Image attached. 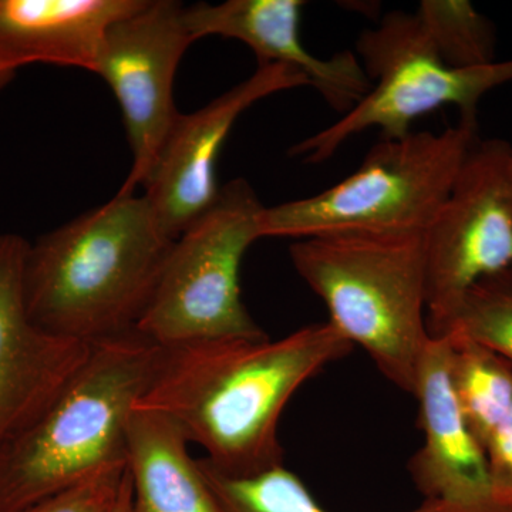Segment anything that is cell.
Returning a JSON list of instances; mask_svg holds the SVG:
<instances>
[{
  "label": "cell",
  "mask_w": 512,
  "mask_h": 512,
  "mask_svg": "<svg viewBox=\"0 0 512 512\" xmlns=\"http://www.w3.org/2000/svg\"><path fill=\"white\" fill-rule=\"evenodd\" d=\"M28 248L16 234L0 241V453L42 416L92 350L30 320L23 298Z\"/></svg>",
  "instance_id": "cell-11"
},
{
  "label": "cell",
  "mask_w": 512,
  "mask_h": 512,
  "mask_svg": "<svg viewBox=\"0 0 512 512\" xmlns=\"http://www.w3.org/2000/svg\"><path fill=\"white\" fill-rule=\"evenodd\" d=\"M357 57L375 86L342 119L296 143L289 156L322 164L363 131L376 127L383 138H402L414 121L447 106L460 110V120L477 121L485 94L512 82V59L471 69L448 66L419 16L399 10L360 35Z\"/></svg>",
  "instance_id": "cell-7"
},
{
  "label": "cell",
  "mask_w": 512,
  "mask_h": 512,
  "mask_svg": "<svg viewBox=\"0 0 512 512\" xmlns=\"http://www.w3.org/2000/svg\"><path fill=\"white\" fill-rule=\"evenodd\" d=\"M450 339L448 376L461 413L480 446L512 407V363L471 340Z\"/></svg>",
  "instance_id": "cell-16"
},
{
  "label": "cell",
  "mask_w": 512,
  "mask_h": 512,
  "mask_svg": "<svg viewBox=\"0 0 512 512\" xmlns=\"http://www.w3.org/2000/svg\"><path fill=\"white\" fill-rule=\"evenodd\" d=\"M512 146L477 140L426 234L427 328L440 336L466 293L512 266Z\"/></svg>",
  "instance_id": "cell-8"
},
{
  "label": "cell",
  "mask_w": 512,
  "mask_h": 512,
  "mask_svg": "<svg viewBox=\"0 0 512 512\" xmlns=\"http://www.w3.org/2000/svg\"><path fill=\"white\" fill-rule=\"evenodd\" d=\"M264 205L247 181L221 187L217 201L175 241L137 333L163 346L268 338L241 296V265L261 239Z\"/></svg>",
  "instance_id": "cell-6"
},
{
  "label": "cell",
  "mask_w": 512,
  "mask_h": 512,
  "mask_svg": "<svg viewBox=\"0 0 512 512\" xmlns=\"http://www.w3.org/2000/svg\"><path fill=\"white\" fill-rule=\"evenodd\" d=\"M174 244L146 195L117 192L29 244L23 298L30 320L90 346L137 332Z\"/></svg>",
  "instance_id": "cell-2"
},
{
  "label": "cell",
  "mask_w": 512,
  "mask_h": 512,
  "mask_svg": "<svg viewBox=\"0 0 512 512\" xmlns=\"http://www.w3.org/2000/svg\"><path fill=\"white\" fill-rule=\"evenodd\" d=\"M126 470L127 466L106 468L18 512H111Z\"/></svg>",
  "instance_id": "cell-20"
},
{
  "label": "cell",
  "mask_w": 512,
  "mask_h": 512,
  "mask_svg": "<svg viewBox=\"0 0 512 512\" xmlns=\"http://www.w3.org/2000/svg\"><path fill=\"white\" fill-rule=\"evenodd\" d=\"M450 339L433 338L421 357L413 396L424 443L409 463L426 501L488 512H512L495 501L483 447L471 433L448 376Z\"/></svg>",
  "instance_id": "cell-12"
},
{
  "label": "cell",
  "mask_w": 512,
  "mask_h": 512,
  "mask_svg": "<svg viewBox=\"0 0 512 512\" xmlns=\"http://www.w3.org/2000/svg\"><path fill=\"white\" fill-rule=\"evenodd\" d=\"M478 121L441 133L383 138L355 173L312 197L265 207L261 238H316L350 232L426 234L478 140Z\"/></svg>",
  "instance_id": "cell-5"
},
{
  "label": "cell",
  "mask_w": 512,
  "mask_h": 512,
  "mask_svg": "<svg viewBox=\"0 0 512 512\" xmlns=\"http://www.w3.org/2000/svg\"><path fill=\"white\" fill-rule=\"evenodd\" d=\"M174 0H147L107 32L94 74L109 84L123 113L133 151L130 174L119 194H136L150 180L181 113L173 87L178 64L194 43Z\"/></svg>",
  "instance_id": "cell-9"
},
{
  "label": "cell",
  "mask_w": 512,
  "mask_h": 512,
  "mask_svg": "<svg viewBox=\"0 0 512 512\" xmlns=\"http://www.w3.org/2000/svg\"><path fill=\"white\" fill-rule=\"evenodd\" d=\"M424 29L444 63L456 69L495 62V29L467 0H423L417 9Z\"/></svg>",
  "instance_id": "cell-18"
},
{
  "label": "cell",
  "mask_w": 512,
  "mask_h": 512,
  "mask_svg": "<svg viewBox=\"0 0 512 512\" xmlns=\"http://www.w3.org/2000/svg\"><path fill=\"white\" fill-rule=\"evenodd\" d=\"M3 234H0V241H2Z\"/></svg>",
  "instance_id": "cell-25"
},
{
  "label": "cell",
  "mask_w": 512,
  "mask_h": 512,
  "mask_svg": "<svg viewBox=\"0 0 512 512\" xmlns=\"http://www.w3.org/2000/svg\"><path fill=\"white\" fill-rule=\"evenodd\" d=\"M495 501L512 511V407L484 446Z\"/></svg>",
  "instance_id": "cell-21"
},
{
  "label": "cell",
  "mask_w": 512,
  "mask_h": 512,
  "mask_svg": "<svg viewBox=\"0 0 512 512\" xmlns=\"http://www.w3.org/2000/svg\"><path fill=\"white\" fill-rule=\"evenodd\" d=\"M305 86L311 83L296 67L265 64L202 109L181 114L144 194L171 238L177 241L217 201L218 158L241 114L272 94Z\"/></svg>",
  "instance_id": "cell-10"
},
{
  "label": "cell",
  "mask_w": 512,
  "mask_h": 512,
  "mask_svg": "<svg viewBox=\"0 0 512 512\" xmlns=\"http://www.w3.org/2000/svg\"><path fill=\"white\" fill-rule=\"evenodd\" d=\"M188 440L173 421L134 410L128 427L131 512H221Z\"/></svg>",
  "instance_id": "cell-15"
},
{
  "label": "cell",
  "mask_w": 512,
  "mask_h": 512,
  "mask_svg": "<svg viewBox=\"0 0 512 512\" xmlns=\"http://www.w3.org/2000/svg\"><path fill=\"white\" fill-rule=\"evenodd\" d=\"M446 335L471 340L512 363V266L485 276L466 293L440 336Z\"/></svg>",
  "instance_id": "cell-19"
},
{
  "label": "cell",
  "mask_w": 512,
  "mask_h": 512,
  "mask_svg": "<svg viewBox=\"0 0 512 512\" xmlns=\"http://www.w3.org/2000/svg\"><path fill=\"white\" fill-rule=\"evenodd\" d=\"M133 511V485H131V477L128 470L124 474L119 495H117L116 504H114L111 512H131Z\"/></svg>",
  "instance_id": "cell-22"
},
{
  "label": "cell",
  "mask_w": 512,
  "mask_h": 512,
  "mask_svg": "<svg viewBox=\"0 0 512 512\" xmlns=\"http://www.w3.org/2000/svg\"><path fill=\"white\" fill-rule=\"evenodd\" d=\"M355 346L332 323L278 340L224 339L167 348L134 410L167 417L227 476L284 466L278 426L302 384Z\"/></svg>",
  "instance_id": "cell-1"
},
{
  "label": "cell",
  "mask_w": 512,
  "mask_h": 512,
  "mask_svg": "<svg viewBox=\"0 0 512 512\" xmlns=\"http://www.w3.org/2000/svg\"><path fill=\"white\" fill-rule=\"evenodd\" d=\"M301 0H228L197 3L184 10L185 26L194 42L222 36L245 43L258 66L288 64L301 70L332 109L348 113L372 89L359 57L342 52L319 59L302 43Z\"/></svg>",
  "instance_id": "cell-13"
},
{
  "label": "cell",
  "mask_w": 512,
  "mask_h": 512,
  "mask_svg": "<svg viewBox=\"0 0 512 512\" xmlns=\"http://www.w3.org/2000/svg\"><path fill=\"white\" fill-rule=\"evenodd\" d=\"M165 355L167 348L137 332L92 345L42 416L0 453V512L127 466L131 414Z\"/></svg>",
  "instance_id": "cell-3"
},
{
  "label": "cell",
  "mask_w": 512,
  "mask_h": 512,
  "mask_svg": "<svg viewBox=\"0 0 512 512\" xmlns=\"http://www.w3.org/2000/svg\"><path fill=\"white\" fill-rule=\"evenodd\" d=\"M221 512H329L316 503L306 485L285 466L269 468L254 476L221 473L205 458L198 460ZM409 512H488L470 510L443 501H424Z\"/></svg>",
  "instance_id": "cell-17"
},
{
  "label": "cell",
  "mask_w": 512,
  "mask_h": 512,
  "mask_svg": "<svg viewBox=\"0 0 512 512\" xmlns=\"http://www.w3.org/2000/svg\"><path fill=\"white\" fill-rule=\"evenodd\" d=\"M291 259L325 303L328 322L365 349L394 386L413 396L431 339L424 234L350 232L299 239Z\"/></svg>",
  "instance_id": "cell-4"
},
{
  "label": "cell",
  "mask_w": 512,
  "mask_h": 512,
  "mask_svg": "<svg viewBox=\"0 0 512 512\" xmlns=\"http://www.w3.org/2000/svg\"><path fill=\"white\" fill-rule=\"evenodd\" d=\"M510 188H511V198H512V157L510 163Z\"/></svg>",
  "instance_id": "cell-24"
},
{
  "label": "cell",
  "mask_w": 512,
  "mask_h": 512,
  "mask_svg": "<svg viewBox=\"0 0 512 512\" xmlns=\"http://www.w3.org/2000/svg\"><path fill=\"white\" fill-rule=\"evenodd\" d=\"M147 0H0V63L55 64L94 72L114 23Z\"/></svg>",
  "instance_id": "cell-14"
},
{
  "label": "cell",
  "mask_w": 512,
  "mask_h": 512,
  "mask_svg": "<svg viewBox=\"0 0 512 512\" xmlns=\"http://www.w3.org/2000/svg\"><path fill=\"white\" fill-rule=\"evenodd\" d=\"M15 73L16 72H13V70L8 69V67L3 66V64L0 63V90H2L6 84L10 83V80L13 79Z\"/></svg>",
  "instance_id": "cell-23"
}]
</instances>
